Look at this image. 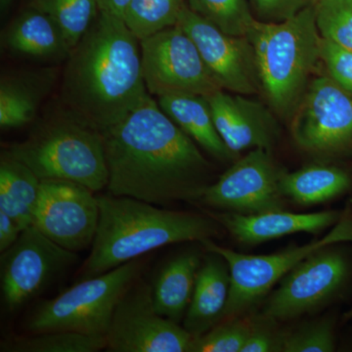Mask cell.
<instances>
[{
  "label": "cell",
  "mask_w": 352,
  "mask_h": 352,
  "mask_svg": "<svg viewBox=\"0 0 352 352\" xmlns=\"http://www.w3.org/2000/svg\"><path fill=\"white\" fill-rule=\"evenodd\" d=\"M149 96L140 41L124 20L99 11L67 59L61 87L65 108L102 131Z\"/></svg>",
  "instance_id": "cell-2"
},
{
  "label": "cell",
  "mask_w": 352,
  "mask_h": 352,
  "mask_svg": "<svg viewBox=\"0 0 352 352\" xmlns=\"http://www.w3.org/2000/svg\"><path fill=\"white\" fill-rule=\"evenodd\" d=\"M105 339L110 352H189L193 337L179 323L162 316L152 286L136 280L116 305Z\"/></svg>",
  "instance_id": "cell-9"
},
{
  "label": "cell",
  "mask_w": 352,
  "mask_h": 352,
  "mask_svg": "<svg viewBox=\"0 0 352 352\" xmlns=\"http://www.w3.org/2000/svg\"><path fill=\"white\" fill-rule=\"evenodd\" d=\"M248 39L256 54L261 92L270 108L292 117L320 59L315 6L278 23L256 20Z\"/></svg>",
  "instance_id": "cell-4"
},
{
  "label": "cell",
  "mask_w": 352,
  "mask_h": 352,
  "mask_svg": "<svg viewBox=\"0 0 352 352\" xmlns=\"http://www.w3.org/2000/svg\"><path fill=\"white\" fill-rule=\"evenodd\" d=\"M333 245L302 259L280 281L263 307V315L287 320L310 314L330 300L346 282L349 263Z\"/></svg>",
  "instance_id": "cell-12"
},
{
  "label": "cell",
  "mask_w": 352,
  "mask_h": 352,
  "mask_svg": "<svg viewBox=\"0 0 352 352\" xmlns=\"http://www.w3.org/2000/svg\"><path fill=\"white\" fill-rule=\"evenodd\" d=\"M273 321L263 314L251 319V332L241 352L282 351L285 333L278 332Z\"/></svg>",
  "instance_id": "cell-33"
},
{
  "label": "cell",
  "mask_w": 352,
  "mask_h": 352,
  "mask_svg": "<svg viewBox=\"0 0 352 352\" xmlns=\"http://www.w3.org/2000/svg\"><path fill=\"white\" fill-rule=\"evenodd\" d=\"M296 145L320 155L340 154L352 147V94L330 76L308 83L292 115Z\"/></svg>",
  "instance_id": "cell-8"
},
{
  "label": "cell",
  "mask_w": 352,
  "mask_h": 352,
  "mask_svg": "<svg viewBox=\"0 0 352 352\" xmlns=\"http://www.w3.org/2000/svg\"><path fill=\"white\" fill-rule=\"evenodd\" d=\"M351 185L346 171L329 166H309L284 173L280 182L283 196L302 206L325 203L344 194Z\"/></svg>",
  "instance_id": "cell-24"
},
{
  "label": "cell",
  "mask_w": 352,
  "mask_h": 352,
  "mask_svg": "<svg viewBox=\"0 0 352 352\" xmlns=\"http://www.w3.org/2000/svg\"><path fill=\"white\" fill-rule=\"evenodd\" d=\"M3 352H97L106 349L105 337L72 331H50L4 340Z\"/></svg>",
  "instance_id": "cell-25"
},
{
  "label": "cell",
  "mask_w": 352,
  "mask_h": 352,
  "mask_svg": "<svg viewBox=\"0 0 352 352\" xmlns=\"http://www.w3.org/2000/svg\"><path fill=\"white\" fill-rule=\"evenodd\" d=\"M245 96L223 89L205 96L217 131L233 155L258 148L270 151L279 136L277 120L270 109Z\"/></svg>",
  "instance_id": "cell-16"
},
{
  "label": "cell",
  "mask_w": 352,
  "mask_h": 352,
  "mask_svg": "<svg viewBox=\"0 0 352 352\" xmlns=\"http://www.w3.org/2000/svg\"><path fill=\"white\" fill-rule=\"evenodd\" d=\"M187 6L230 36L247 38L258 20L248 0H187Z\"/></svg>",
  "instance_id": "cell-28"
},
{
  "label": "cell",
  "mask_w": 352,
  "mask_h": 352,
  "mask_svg": "<svg viewBox=\"0 0 352 352\" xmlns=\"http://www.w3.org/2000/svg\"><path fill=\"white\" fill-rule=\"evenodd\" d=\"M99 222L82 278L102 274L176 243L210 239L219 233L212 217L175 212L131 197L97 196Z\"/></svg>",
  "instance_id": "cell-3"
},
{
  "label": "cell",
  "mask_w": 352,
  "mask_h": 352,
  "mask_svg": "<svg viewBox=\"0 0 352 352\" xmlns=\"http://www.w3.org/2000/svg\"><path fill=\"white\" fill-rule=\"evenodd\" d=\"M99 214L98 199L85 185L41 180L34 226L55 244L74 252L91 247Z\"/></svg>",
  "instance_id": "cell-13"
},
{
  "label": "cell",
  "mask_w": 352,
  "mask_h": 352,
  "mask_svg": "<svg viewBox=\"0 0 352 352\" xmlns=\"http://www.w3.org/2000/svg\"><path fill=\"white\" fill-rule=\"evenodd\" d=\"M199 270L193 296L183 319V327L198 338L221 322L230 289L226 259L210 252Z\"/></svg>",
  "instance_id": "cell-18"
},
{
  "label": "cell",
  "mask_w": 352,
  "mask_h": 352,
  "mask_svg": "<svg viewBox=\"0 0 352 352\" xmlns=\"http://www.w3.org/2000/svg\"><path fill=\"white\" fill-rule=\"evenodd\" d=\"M176 25L195 43L204 63L221 89L242 95L261 91L256 54L248 38L220 31L193 12L187 3Z\"/></svg>",
  "instance_id": "cell-15"
},
{
  "label": "cell",
  "mask_w": 352,
  "mask_h": 352,
  "mask_svg": "<svg viewBox=\"0 0 352 352\" xmlns=\"http://www.w3.org/2000/svg\"><path fill=\"white\" fill-rule=\"evenodd\" d=\"M143 76L152 96L221 89L201 59L195 43L178 25L140 41Z\"/></svg>",
  "instance_id": "cell-10"
},
{
  "label": "cell",
  "mask_w": 352,
  "mask_h": 352,
  "mask_svg": "<svg viewBox=\"0 0 352 352\" xmlns=\"http://www.w3.org/2000/svg\"><path fill=\"white\" fill-rule=\"evenodd\" d=\"M131 0H97L99 11H104L124 20V12Z\"/></svg>",
  "instance_id": "cell-36"
},
{
  "label": "cell",
  "mask_w": 352,
  "mask_h": 352,
  "mask_svg": "<svg viewBox=\"0 0 352 352\" xmlns=\"http://www.w3.org/2000/svg\"><path fill=\"white\" fill-rule=\"evenodd\" d=\"M320 59L328 76L352 94V51L321 38Z\"/></svg>",
  "instance_id": "cell-32"
},
{
  "label": "cell",
  "mask_w": 352,
  "mask_h": 352,
  "mask_svg": "<svg viewBox=\"0 0 352 352\" xmlns=\"http://www.w3.org/2000/svg\"><path fill=\"white\" fill-rule=\"evenodd\" d=\"M184 0H131L124 21L134 36L142 41L177 24Z\"/></svg>",
  "instance_id": "cell-27"
},
{
  "label": "cell",
  "mask_w": 352,
  "mask_h": 352,
  "mask_svg": "<svg viewBox=\"0 0 352 352\" xmlns=\"http://www.w3.org/2000/svg\"><path fill=\"white\" fill-rule=\"evenodd\" d=\"M140 259L85 278L56 298L44 300L28 322L32 333L72 331L105 337L113 310L142 271Z\"/></svg>",
  "instance_id": "cell-6"
},
{
  "label": "cell",
  "mask_w": 352,
  "mask_h": 352,
  "mask_svg": "<svg viewBox=\"0 0 352 352\" xmlns=\"http://www.w3.org/2000/svg\"><path fill=\"white\" fill-rule=\"evenodd\" d=\"M258 20L278 23L294 17L300 11L316 6L319 0H250Z\"/></svg>",
  "instance_id": "cell-34"
},
{
  "label": "cell",
  "mask_w": 352,
  "mask_h": 352,
  "mask_svg": "<svg viewBox=\"0 0 352 352\" xmlns=\"http://www.w3.org/2000/svg\"><path fill=\"white\" fill-rule=\"evenodd\" d=\"M76 259V252L55 244L36 226L27 227L1 252V302L6 311L13 314L24 307Z\"/></svg>",
  "instance_id": "cell-11"
},
{
  "label": "cell",
  "mask_w": 352,
  "mask_h": 352,
  "mask_svg": "<svg viewBox=\"0 0 352 352\" xmlns=\"http://www.w3.org/2000/svg\"><path fill=\"white\" fill-rule=\"evenodd\" d=\"M13 1L14 0H0V8H1L2 12H6Z\"/></svg>",
  "instance_id": "cell-37"
},
{
  "label": "cell",
  "mask_w": 352,
  "mask_h": 352,
  "mask_svg": "<svg viewBox=\"0 0 352 352\" xmlns=\"http://www.w3.org/2000/svg\"><path fill=\"white\" fill-rule=\"evenodd\" d=\"M157 102L164 113L206 151L220 160L233 156L217 131L205 96L173 94L157 97Z\"/></svg>",
  "instance_id": "cell-21"
},
{
  "label": "cell",
  "mask_w": 352,
  "mask_h": 352,
  "mask_svg": "<svg viewBox=\"0 0 352 352\" xmlns=\"http://www.w3.org/2000/svg\"><path fill=\"white\" fill-rule=\"evenodd\" d=\"M335 351L333 324L321 320L303 326L293 333H285L283 349L286 352H331Z\"/></svg>",
  "instance_id": "cell-31"
},
{
  "label": "cell",
  "mask_w": 352,
  "mask_h": 352,
  "mask_svg": "<svg viewBox=\"0 0 352 352\" xmlns=\"http://www.w3.org/2000/svg\"><path fill=\"white\" fill-rule=\"evenodd\" d=\"M6 151L41 180H68L94 192L107 188L109 171L101 131L65 108Z\"/></svg>",
  "instance_id": "cell-5"
},
{
  "label": "cell",
  "mask_w": 352,
  "mask_h": 352,
  "mask_svg": "<svg viewBox=\"0 0 352 352\" xmlns=\"http://www.w3.org/2000/svg\"><path fill=\"white\" fill-rule=\"evenodd\" d=\"M41 180L19 160L6 151L0 160V210L10 215L21 228L34 226Z\"/></svg>",
  "instance_id": "cell-23"
},
{
  "label": "cell",
  "mask_w": 352,
  "mask_h": 352,
  "mask_svg": "<svg viewBox=\"0 0 352 352\" xmlns=\"http://www.w3.org/2000/svg\"><path fill=\"white\" fill-rule=\"evenodd\" d=\"M315 21L322 38L352 51V0H319Z\"/></svg>",
  "instance_id": "cell-29"
},
{
  "label": "cell",
  "mask_w": 352,
  "mask_h": 352,
  "mask_svg": "<svg viewBox=\"0 0 352 352\" xmlns=\"http://www.w3.org/2000/svg\"><path fill=\"white\" fill-rule=\"evenodd\" d=\"M22 231L15 219L0 210V252L9 249L20 237Z\"/></svg>",
  "instance_id": "cell-35"
},
{
  "label": "cell",
  "mask_w": 352,
  "mask_h": 352,
  "mask_svg": "<svg viewBox=\"0 0 352 352\" xmlns=\"http://www.w3.org/2000/svg\"><path fill=\"white\" fill-rule=\"evenodd\" d=\"M346 319H352V307H351V309H349V311L346 312Z\"/></svg>",
  "instance_id": "cell-38"
},
{
  "label": "cell",
  "mask_w": 352,
  "mask_h": 352,
  "mask_svg": "<svg viewBox=\"0 0 352 352\" xmlns=\"http://www.w3.org/2000/svg\"><path fill=\"white\" fill-rule=\"evenodd\" d=\"M197 252H183L164 264L152 285L153 300L162 316L179 323L188 309L201 267Z\"/></svg>",
  "instance_id": "cell-22"
},
{
  "label": "cell",
  "mask_w": 352,
  "mask_h": 352,
  "mask_svg": "<svg viewBox=\"0 0 352 352\" xmlns=\"http://www.w3.org/2000/svg\"><path fill=\"white\" fill-rule=\"evenodd\" d=\"M207 333L194 338L189 352H241L250 332L251 319H226Z\"/></svg>",
  "instance_id": "cell-30"
},
{
  "label": "cell",
  "mask_w": 352,
  "mask_h": 352,
  "mask_svg": "<svg viewBox=\"0 0 352 352\" xmlns=\"http://www.w3.org/2000/svg\"><path fill=\"white\" fill-rule=\"evenodd\" d=\"M212 219L224 227L241 244L254 245L296 233H317L335 226L339 212L295 214L283 210L258 214L210 212Z\"/></svg>",
  "instance_id": "cell-17"
},
{
  "label": "cell",
  "mask_w": 352,
  "mask_h": 352,
  "mask_svg": "<svg viewBox=\"0 0 352 352\" xmlns=\"http://www.w3.org/2000/svg\"><path fill=\"white\" fill-rule=\"evenodd\" d=\"M344 242L352 243V212L349 210L340 215L339 221L323 238L278 254L251 256L220 247L210 239L201 241L208 252L226 259L230 272V289L222 320L245 314L312 252Z\"/></svg>",
  "instance_id": "cell-7"
},
{
  "label": "cell",
  "mask_w": 352,
  "mask_h": 352,
  "mask_svg": "<svg viewBox=\"0 0 352 352\" xmlns=\"http://www.w3.org/2000/svg\"><path fill=\"white\" fill-rule=\"evenodd\" d=\"M30 7L55 21L72 50L87 34L99 12L97 0H32Z\"/></svg>",
  "instance_id": "cell-26"
},
{
  "label": "cell",
  "mask_w": 352,
  "mask_h": 352,
  "mask_svg": "<svg viewBox=\"0 0 352 352\" xmlns=\"http://www.w3.org/2000/svg\"><path fill=\"white\" fill-rule=\"evenodd\" d=\"M1 41L11 52L44 61H63L72 51L55 21L32 7L10 23Z\"/></svg>",
  "instance_id": "cell-19"
},
{
  "label": "cell",
  "mask_w": 352,
  "mask_h": 352,
  "mask_svg": "<svg viewBox=\"0 0 352 352\" xmlns=\"http://www.w3.org/2000/svg\"><path fill=\"white\" fill-rule=\"evenodd\" d=\"M283 175L270 150H251L208 185L198 201L239 214L283 210L285 197L280 187Z\"/></svg>",
  "instance_id": "cell-14"
},
{
  "label": "cell",
  "mask_w": 352,
  "mask_h": 352,
  "mask_svg": "<svg viewBox=\"0 0 352 352\" xmlns=\"http://www.w3.org/2000/svg\"><path fill=\"white\" fill-rule=\"evenodd\" d=\"M101 133L111 195L166 205L198 201L210 185L208 164L195 141L164 113L152 95Z\"/></svg>",
  "instance_id": "cell-1"
},
{
  "label": "cell",
  "mask_w": 352,
  "mask_h": 352,
  "mask_svg": "<svg viewBox=\"0 0 352 352\" xmlns=\"http://www.w3.org/2000/svg\"><path fill=\"white\" fill-rule=\"evenodd\" d=\"M57 76L58 69L48 67L3 76L0 82V126L16 129L32 122Z\"/></svg>",
  "instance_id": "cell-20"
}]
</instances>
